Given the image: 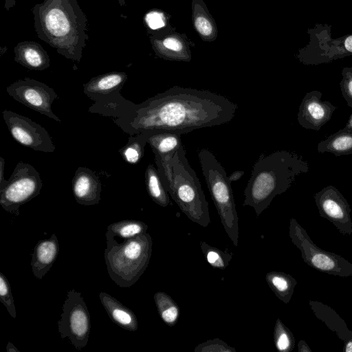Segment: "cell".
Returning <instances> with one entry per match:
<instances>
[{
    "mask_svg": "<svg viewBox=\"0 0 352 352\" xmlns=\"http://www.w3.org/2000/svg\"><path fill=\"white\" fill-rule=\"evenodd\" d=\"M265 280L276 296L285 304L289 302L297 280L290 274L282 272H270Z\"/></svg>",
    "mask_w": 352,
    "mask_h": 352,
    "instance_id": "cb8c5ba5",
    "label": "cell"
},
{
    "mask_svg": "<svg viewBox=\"0 0 352 352\" xmlns=\"http://www.w3.org/2000/svg\"><path fill=\"white\" fill-rule=\"evenodd\" d=\"M344 351L352 352V338L344 342Z\"/></svg>",
    "mask_w": 352,
    "mask_h": 352,
    "instance_id": "ab89813d",
    "label": "cell"
},
{
    "mask_svg": "<svg viewBox=\"0 0 352 352\" xmlns=\"http://www.w3.org/2000/svg\"><path fill=\"white\" fill-rule=\"evenodd\" d=\"M314 198L320 217L332 223L342 234H352L351 209L337 188L329 185L315 193Z\"/></svg>",
    "mask_w": 352,
    "mask_h": 352,
    "instance_id": "4fadbf2b",
    "label": "cell"
},
{
    "mask_svg": "<svg viewBox=\"0 0 352 352\" xmlns=\"http://www.w3.org/2000/svg\"><path fill=\"white\" fill-rule=\"evenodd\" d=\"M274 342L276 349L280 352H290L295 346V338L293 333L280 318H278L275 323Z\"/></svg>",
    "mask_w": 352,
    "mask_h": 352,
    "instance_id": "4dcf8cb0",
    "label": "cell"
},
{
    "mask_svg": "<svg viewBox=\"0 0 352 352\" xmlns=\"http://www.w3.org/2000/svg\"><path fill=\"white\" fill-rule=\"evenodd\" d=\"M99 298L109 318L115 324L130 331L138 330V319L133 311L105 292H100Z\"/></svg>",
    "mask_w": 352,
    "mask_h": 352,
    "instance_id": "ffe728a7",
    "label": "cell"
},
{
    "mask_svg": "<svg viewBox=\"0 0 352 352\" xmlns=\"http://www.w3.org/2000/svg\"><path fill=\"white\" fill-rule=\"evenodd\" d=\"M37 36L65 58L80 63L89 40L88 19L77 0H43L32 9Z\"/></svg>",
    "mask_w": 352,
    "mask_h": 352,
    "instance_id": "7a4b0ae2",
    "label": "cell"
},
{
    "mask_svg": "<svg viewBox=\"0 0 352 352\" xmlns=\"http://www.w3.org/2000/svg\"><path fill=\"white\" fill-rule=\"evenodd\" d=\"M154 155L157 170L168 195L190 220L207 227L210 223L208 204L183 145L174 153Z\"/></svg>",
    "mask_w": 352,
    "mask_h": 352,
    "instance_id": "277c9868",
    "label": "cell"
},
{
    "mask_svg": "<svg viewBox=\"0 0 352 352\" xmlns=\"http://www.w3.org/2000/svg\"><path fill=\"white\" fill-rule=\"evenodd\" d=\"M298 351L299 352H311V349L304 340H300L298 343Z\"/></svg>",
    "mask_w": 352,
    "mask_h": 352,
    "instance_id": "8d00e7d4",
    "label": "cell"
},
{
    "mask_svg": "<svg viewBox=\"0 0 352 352\" xmlns=\"http://www.w3.org/2000/svg\"><path fill=\"white\" fill-rule=\"evenodd\" d=\"M154 301L161 319L169 327L175 325L180 310L175 300L165 292H157L154 295Z\"/></svg>",
    "mask_w": 352,
    "mask_h": 352,
    "instance_id": "83f0119b",
    "label": "cell"
},
{
    "mask_svg": "<svg viewBox=\"0 0 352 352\" xmlns=\"http://www.w3.org/2000/svg\"><path fill=\"white\" fill-rule=\"evenodd\" d=\"M4 8L7 11H9L10 8L16 6V0H3Z\"/></svg>",
    "mask_w": 352,
    "mask_h": 352,
    "instance_id": "f35d334b",
    "label": "cell"
},
{
    "mask_svg": "<svg viewBox=\"0 0 352 352\" xmlns=\"http://www.w3.org/2000/svg\"><path fill=\"white\" fill-rule=\"evenodd\" d=\"M289 235L300 251L302 259L320 272L340 277L352 276V263L342 256L317 246L295 219H290Z\"/></svg>",
    "mask_w": 352,
    "mask_h": 352,
    "instance_id": "ba28073f",
    "label": "cell"
},
{
    "mask_svg": "<svg viewBox=\"0 0 352 352\" xmlns=\"http://www.w3.org/2000/svg\"><path fill=\"white\" fill-rule=\"evenodd\" d=\"M6 351L8 352H19V351L10 342L8 343Z\"/></svg>",
    "mask_w": 352,
    "mask_h": 352,
    "instance_id": "60d3db41",
    "label": "cell"
},
{
    "mask_svg": "<svg viewBox=\"0 0 352 352\" xmlns=\"http://www.w3.org/2000/svg\"><path fill=\"white\" fill-rule=\"evenodd\" d=\"M309 43L298 50L296 57L306 65L329 63L352 55V34L333 38L331 25L316 23L307 30Z\"/></svg>",
    "mask_w": 352,
    "mask_h": 352,
    "instance_id": "52a82bcc",
    "label": "cell"
},
{
    "mask_svg": "<svg viewBox=\"0 0 352 352\" xmlns=\"http://www.w3.org/2000/svg\"><path fill=\"white\" fill-rule=\"evenodd\" d=\"M145 184L147 192L152 200L162 207L170 204L168 192L164 188L157 168L151 164L145 171Z\"/></svg>",
    "mask_w": 352,
    "mask_h": 352,
    "instance_id": "484cf974",
    "label": "cell"
},
{
    "mask_svg": "<svg viewBox=\"0 0 352 352\" xmlns=\"http://www.w3.org/2000/svg\"><path fill=\"white\" fill-rule=\"evenodd\" d=\"M4 167H5V160L2 157H0V183L5 180Z\"/></svg>",
    "mask_w": 352,
    "mask_h": 352,
    "instance_id": "74e56055",
    "label": "cell"
},
{
    "mask_svg": "<svg viewBox=\"0 0 352 352\" xmlns=\"http://www.w3.org/2000/svg\"><path fill=\"white\" fill-rule=\"evenodd\" d=\"M309 170V162L294 152L282 150L262 153L245 188L243 205L252 207L259 216L276 196L286 192L298 176Z\"/></svg>",
    "mask_w": 352,
    "mask_h": 352,
    "instance_id": "3957f363",
    "label": "cell"
},
{
    "mask_svg": "<svg viewBox=\"0 0 352 352\" xmlns=\"http://www.w3.org/2000/svg\"><path fill=\"white\" fill-rule=\"evenodd\" d=\"M3 118L12 137L35 151L53 153L56 147L49 133L39 124L17 113L4 110Z\"/></svg>",
    "mask_w": 352,
    "mask_h": 352,
    "instance_id": "7c38bea8",
    "label": "cell"
},
{
    "mask_svg": "<svg viewBox=\"0 0 352 352\" xmlns=\"http://www.w3.org/2000/svg\"><path fill=\"white\" fill-rule=\"evenodd\" d=\"M309 305L314 315L335 332L340 340L345 342L352 338V331L331 307L316 300H309Z\"/></svg>",
    "mask_w": 352,
    "mask_h": 352,
    "instance_id": "7402d4cb",
    "label": "cell"
},
{
    "mask_svg": "<svg viewBox=\"0 0 352 352\" xmlns=\"http://www.w3.org/2000/svg\"><path fill=\"white\" fill-rule=\"evenodd\" d=\"M195 352H236V349L229 346L219 338L208 340L199 344L194 349Z\"/></svg>",
    "mask_w": 352,
    "mask_h": 352,
    "instance_id": "836d02e7",
    "label": "cell"
},
{
    "mask_svg": "<svg viewBox=\"0 0 352 352\" xmlns=\"http://www.w3.org/2000/svg\"><path fill=\"white\" fill-rule=\"evenodd\" d=\"M72 191L79 204L96 205L100 200L101 182L91 170L78 167L72 179Z\"/></svg>",
    "mask_w": 352,
    "mask_h": 352,
    "instance_id": "2e32d148",
    "label": "cell"
},
{
    "mask_svg": "<svg viewBox=\"0 0 352 352\" xmlns=\"http://www.w3.org/2000/svg\"><path fill=\"white\" fill-rule=\"evenodd\" d=\"M150 41L155 55L161 58L171 61L191 60L190 46L193 45L186 34L160 31L151 36Z\"/></svg>",
    "mask_w": 352,
    "mask_h": 352,
    "instance_id": "9a60e30c",
    "label": "cell"
},
{
    "mask_svg": "<svg viewBox=\"0 0 352 352\" xmlns=\"http://www.w3.org/2000/svg\"><path fill=\"white\" fill-rule=\"evenodd\" d=\"M319 153H331L337 157L352 154V129L343 128L320 141Z\"/></svg>",
    "mask_w": 352,
    "mask_h": 352,
    "instance_id": "603a6c76",
    "label": "cell"
},
{
    "mask_svg": "<svg viewBox=\"0 0 352 352\" xmlns=\"http://www.w3.org/2000/svg\"><path fill=\"white\" fill-rule=\"evenodd\" d=\"M348 129H352V114L349 116L345 126L344 127Z\"/></svg>",
    "mask_w": 352,
    "mask_h": 352,
    "instance_id": "b9f144b4",
    "label": "cell"
},
{
    "mask_svg": "<svg viewBox=\"0 0 352 352\" xmlns=\"http://www.w3.org/2000/svg\"><path fill=\"white\" fill-rule=\"evenodd\" d=\"M201 170L221 224L233 244L237 247L239 219L231 182L221 164L207 148L198 152Z\"/></svg>",
    "mask_w": 352,
    "mask_h": 352,
    "instance_id": "8992f818",
    "label": "cell"
},
{
    "mask_svg": "<svg viewBox=\"0 0 352 352\" xmlns=\"http://www.w3.org/2000/svg\"><path fill=\"white\" fill-rule=\"evenodd\" d=\"M59 252L57 236L53 234L50 238L38 241L36 244L31 260L34 276L41 279L51 269Z\"/></svg>",
    "mask_w": 352,
    "mask_h": 352,
    "instance_id": "ac0fdd59",
    "label": "cell"
},
{
    "mask_svg": "<svg viewBox=\"0 0 352 352\" xmlns=\"http://www.w3.org/2000/svg\"><path fill=\"white\" fill-rule=\"evenodd\" d=\"M43 182L34 166L19 162L8 180L0 183V204L7 212L18 215L19 208L40 194Z\"/></svg>",
    "mask_w": 352,
    "mask_h": 352,
    "instance_id": "9c48e42d",
    "label": "cell"
},
{
    "mask_svg": "<svg viewBox=\"0 0 352 352\" xmlns=\"http://www.w3.org/2000/svg\"><path fill=\"white\" fill-rule=\"evenodd\" d=\"M148 226L138 220H122L108 226L106 236H118L124 240L134 238L146 232Z\"/></svg>",
    "mask_w": 352,
    "mask_h": 352,
    "instance_id": "4316f807",
    "label": "cell"
},
{
    "mask_svg": "<svg viewBox=\"0 0 352 352\" xmlns=\"http://www.w3.org/2000/svg\"><path fill=\"white\" fill-rule=\"evenodd\" d=\"M120 6H124L126 5L125 0H117Z\"/></svg>",
    "mask_w": 352,
    "mask_h": 352,
    "instance_id": "7bdbcfd3",
    "label": "cell"
},
{
    "mask_svg": "<svg viewBox=\"0 0 352 352\" xmlns=\"http://www.w3.org/2000/svg\"><path fill=\"white\" fill-rule=\"evenodd\" d=\"M192 21L194 29L201 40L214 41L218 35L217 24L203 0H192Z\"/></svg>",
    "mask_w": 352,
    "mask_h": 352,
    "instance_id": "44dd1931",
    "label": "cell"
},
{
    "mask_svg": "<svg viewBox=\"0 0 352 352\" xmlns=\"http://www.w3.org/2000/svg\"><path fill=\"white\" fill-rule=\"evenodd\" d=\"M322 96L320 91L313 90L302 98L297 113L298 122L302 127L319 131L331 118L337 107L322 100Z\"/></svg>",
    "mask_w": 352,
    "mask_h": 352,
    "instance_id": "5bb4252c",
    "label": "cell"
},
{
    "mask_svg": "<svg viewBox=\"0 0 352 352\" xmlns=\"http://www.w3.org/2000/svg\"><path fill=\"white\" fill-rule=\"evenodd\" d=\"M237 105L224 96L205 89L174 86L145 101L135 104L120 91L92 104L89 111L113 118L125 133L192 131L226 124L235 116Z\"/></svg>",
    "mask_w": 352,
    "mask_h": 352,
    "instance_id": "6da1fadb",
    "label": "cell"
},
{
    "mask_svg": "<svg viewBox=\"0 0 352 352\" xmlns=\"http://www.w3.org/2000/svg\"><path fill=\"white\" fill-rule=\"evenodd\" d=\"M146 143V135L145 133L131 135L126 144L119 150V153L126 162L136 164L144 155V147Z\"/></svg>",
    "mask_w": 352,
    "mask_h": 352,
    "instance_id": "f1b7e54d",
    "label": "cell"
},
{
    "mask_svg": "<svg viewBox=\"0 0 352 352\" xmlns=\"http://www.w3.org/2000/svg\"><path fill=\"white\" fill-rule=\"evenodd\" d=\"M0 300L7 309L9 314L16 318V311L12 295L10 283L3 273H0Z\"/></svg>",
    "mask_w": 352,
    "mask_h": 352,
    "instance_id": "d6a6232c",
    "label": "cell"
},
{
    "mask_svg": "<svg viewBox=\"0 0 352 352\" xmlns=\"http://www.w3.org/2000/svg\"><path fill=\"white\" fill-rule=\"evenodd\" d=\"M342 80L340 87L342 95L349 107H352V67H344L342 69Z\"/></svg>",
    "mask_w": 352,
    "mask_h": 352,
    "instance_id": "e575fe53",
    "label": "cell"
},
{
    "mask_svg": "<svg viewBox=\"0 0 352 352\" xmlns=\"http://www.w3.org/2000/svg\"><path fill=\"white\" fill-rule=\"evenodd\" d=\"M14 60L25 67L43 71L50 67V58L41 45L35 41H22L14 48Z\"/></svg>",
    "mask_w": 352,
    "mask_h": 352,
    "instance_id": "d6986e66",
    "label": "cell"
},
{
    "mask_svg": "<svg viewBox=\"0 0 352 352\" xmlns=\"http://www.w3.org/2000/svg\"><path fill=\"white\" fill-rule=\"evenodd\" d=\"M200 248L207 262L214 268L226 269L232 258V254L210 246L204 241L200 242Z\"/></svg>",
    "mask_w": 352,
    "mask_h": 352,
    "instance_id": "f546056e",
    "label": "cell"
},
{
    "mask_svg": "<svg viewBox=\"0 0 352 352\" xmlns=\"http://www.w3.org/2000/svg\"><path fill=\"white\" fill-rule=\"evenodd\" d=\"M6 91L15 100L27 107L58 122H61L52 110V104L58 98V95L54 89L46 84L32 78H25L8 86Z\"/></svg>",
    "mask_w": 352,
    "mask_h": 352,
    "instance_id": "8fae6325",
    "label": "cell"
},
{
    "mask_svg": "<svg viewBox=\"0 0 352 352\" xmlns=\"http://www.w3.org/2000/svg\"><path fill=\"white\" fill-rule=\"evenodd\" d=\"M58 322L61 338H68L77 350L88 343L91 330L90 314L81 293L74 289L68 291Z\"/></svg>",
    "mask_w": 352,
    "mask_h": 352,
    "instance_id": "30bf717a",
    "label": "cell"
},
{
    "mask_svg": "<svg viewBox=\"0 0 352 352\" xmlns=\"http://www.w3.org/2000/svg\"><path fill=\"white\" fill-rule=\"evenodd\" d=\"M127 78L124 72L103 74L83 84V92L94 102H99L120 91Z\"/></svg>",
    "mask_w": 352,
    "mask_h": 352,
    "instance_id": "e0dca14e",
    "label": "cell"
},
{
    "mask_svg": "<svg viewBox=\"0 0 352 352\" xmlns=\"http://www.w3.org/2000/svg\"><path fill=\"white\" fill-rule=\"evenodd\" d=\"M104 256L108 274L119 287H130L146 270L152 254V239L144 233L119 243L106 236Z\"/></svg>",
    "mask_w": 352,
    "mask_h": 352,
    "instance_id": "5b68a950",
    "label": "cell"
},
{
    "mask_svg": "<svg viewBox=\"0 0 352 352\" xmlns=\"http://www.w3.org/2000/svg\"><path fill=\"white\" fill-rule=\"evenodd\" d=\"M146 142L153 153L167 155L175 153L182 146L181 134L172 132L145 133Z\"/></svg>",
    "mask_w": 352,
    "mask_h": 352,
    "instance_id": "d4e9b609",
    "label": "cell"
},
{
    "mask_svg": "<svg viewBox=\"0 0 352 352\" xmlns=\"http://www.w3.org/2000/svg\"><path fill=\"white\" fill-rule=\"evenodd\" d=\"M244 174V171L243 170H236L232 173L231 175L228 176V179L230 182L232 183V182H235L239 180Z\"/></svg>",
    "mask_w": 352,
    "mask_h": 352,
    "instance_id": "d590c367",
    "label": "cell"
},
{
    "mask_svg": "<svg viewBox=\"0 0 352 352\" xmlns=\"http://www.w3.org/2000/svg\"><path fill=\"white\" fill-rule=\"evenodd\" d=\"M144 20L147 28L152 31H158L166 28L168 25L167 14L159 9H153L147 12Z\"/></svg>",
    "mask_w": 352,
    "mask_h": 352,
    "instance_id": "1f68e13d",
    "label": "cell"
}]
</instances>
